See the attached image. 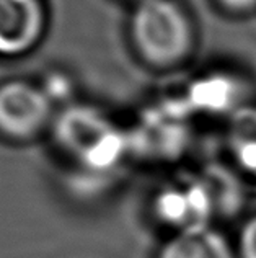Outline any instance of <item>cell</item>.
<instances>
[{
    "label": "cell",
    "mask_w": 256,
    "mask_h": 258,
    "mask_svg": "<svg viewBox=\"0 0 256 258\" xmlns=\"http://www.w3.org/2000/svg\"><path fill=\"white\" fill-rule=\"evenodd\" d=\"M43 0H0V56L18 57L30 52L44 35Z\"/></svg>",
    "instance_id": "obj_4"
},
{
    "label": "cell",
    "mask_w": 256,
    "mask_h": 258,
    "mask_svg": "<svg viewBox=\"0 0 256 258\" xmlns=\"http://www.w3.org/2000/svg\"><path fill=\"white\" fill-rule=\"evenodd\" d=\"M211 209V191L201 183L183 189H166L157 200V211L161 219L172 224H180L185 229L204 227L206 217Z\"/></svg>",
    "instance_id": "obj_5"
},
{
    "label": "cell",
    "mask_w": 256,
    "mask_h": 258,
    "mask_svg": "<svg viewBox=\"0 0 256 258\" xmlns=\"http://www.w3.org/2000/svg\"><path fill=\"white\" fill-rule=\"evenodd\" d=\"M60 146L85 165L110 167L123 152L124 139L105 114L85 105L65 108L54 123Z\"/></svg>",
    "instance_id": "obj_2"
},
{
    "label": "cell",
    "mask_w": 256,
    "mask_h": 258,
    "mask_svg": "<svg viewBox=\"0 0 256 258\" xmlns=\"http://www.w3.org/2000/svg\"><path fill=\"white\" fill-rule=\"evenodd\" d=\"M240 250L243 258H256V217L248 221L241 230Z\"/></svg>",
    "instance_id": "obj_7"
},
{
    "label": "cell",
    "mask_w": 256,
    "mask_h": 258,
    "mask_svg": "<svg viewBox=\"0 0 256 258\" xmlns=\"http://www.w3.org/2000/svg\"><path fill=\"white\" fill-rule=\"evenodd\" d=\"M160 258H233L227 240L204 227L183 229L161 250Z\"/></svg>",
    "instance_id": "obj_6"
},
{
    "label": "cell",
    "mask_w": 256,
    "mask_h": 258,
    "mask_svg": "<svg viewBox=\"0 0 256 258\" xmlns=\"http://www.w3.org/2000/svg\"><path fill=\"white\" fill-rule=\"evenodd\" d=\"M52 118V100L43 87L25 80L0 85V133L15 141L35 138Z\"/></svg>",
    "instance_id": "obj_3"
},
{
    "label": "cell",
    "mask_w": 256,
    "mask_h": 258,
    "mask_svg": "<svg viewBox=\"0 0 256 258\" xmlns=\"http://www.w3.org/2000/svg\"><path fill=\"white\" fill-rule=\"evenodd\" d=\"M220 4L227 7L228 10L245 12L256 7V0H220Z\"/></svg>",
    "instance_id": "obj_8"
},
{
    "label": "cell",
    "mask_w": 256,
    "mask_h": 258,
    "mask_svg": "<svg viewBox=\"0 0 256 258\" xmlns=\"http://www.w3.org/2000/svg\"><path fill=\"white\" fill-rule=\"evenodd\" d=\"M131 35L137 52L155 66L178 62L193 43L191 23L175 0H139L132 13Z\"/></svg>",
    "instance_id": "obj_1"
}]
</instances>
